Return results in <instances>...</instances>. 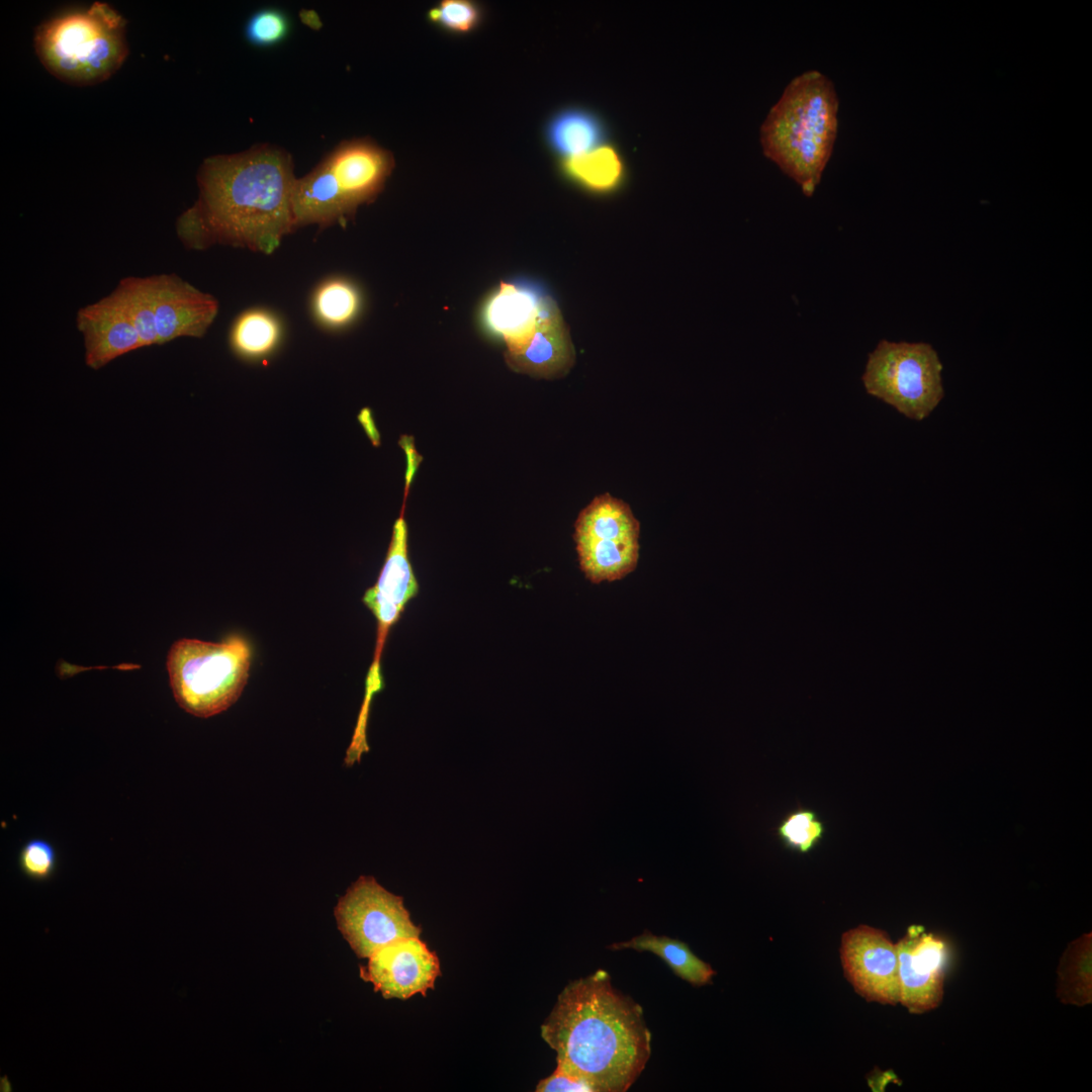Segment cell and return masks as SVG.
<instances>
[{
    "instance_id": "cell-18",
    "label": "cell",
    "mask_w": 1092,
    "mask_h": 1092,
    "mask_svg": "<svg viewBox=\"0 0 1092 1092\" xmlns=\"http://www.w3.org/2000/svg\"><path fill=\"white\" fill-rule=\"evenodd\" d=\"M640 525L623 500L603 493L596 496L578 515L574 540L611 543L639 539Z\"/></svg>"
},
{
    "instance_id": "cell-28",
    "label": "cell",
    "mask_w": 1092,
    "mask_h": 1092,
    "mask_svg": "<svg viewBox=\"0 0 1092 1092\" xmlns=\"http://www.w3.org/2000/svg\"><path fill=\"white\" fill-rule=\"evenodd\" d=\"M291 22L288 15L274 7L254 12L245 25L247 41L258 48H271L281 43L289 34Z\"/></svg>"
},
{
    "instance_id": "cell-17",
    "label": "cell",
    "mask_w": 1092,
    "mask_h": 1092,
    "mask_svg": "<svg viewBox=\"0 0 1092 1092\" xmlns=\"http://www.w3.org/2000/svg\"><path fill=\"white\" fill-rule=\"evenodd\" d=\"M544 139L558 160L575 157L608 142L604 120L593 110L568 106L553 113L544 127Z\"/></svg>"
},
{
    "instance_id": "cell-2",
    "label": "cell",
    "mask_w": 1092,
    "mask_h": 1092,
    "mask_svg": "<svg viewBox=\"0 0 1092 1092\" xmlns=\"http://www.w3.org/2000/svg\"><path fill=\"white\" fill-rule=\"evenodd\" d=\"M557 1066L586 1080L596 1092H624L651 1055L643 1010L616 990L608 972L568 983L541 1025Z\"/></svg>"
},
{
    "instance_id": "cell-9",
    "label": "cell",
    "mask_w": 1092,
    "mask_h": 1092,
    "mask_svg": "<svg viewBox=\"0 0 1092 1092\" xmlns=\"http://www.w3.org/2000/svg\"><path fill=\"white\" fill-rule=\"evenodd\" d=\"M840 960L854 991L869 1002L899 1003L898 951L889 934L860 924L841 936Z\"/></svg>"
},
{
    "instance_id": "cell-1",
    "label": "cell",
    "mask_w": 1092,
    "mask_h": 1092,
    "mask_svg": "<svg viewBox=\"0 0 1092 1092\" xmlns=\"http://www.w3.org/2000/svg\"><path fill=\"white\" fill-rule=\"evenodd\" d=\"M293 169L290 154L272 144L204 159L198 198L177 220L180 241L192 250L223 245L272 254L296 230Z\"/></svg>"
},
{
    "instance_id": "cell-11",
    "label": "cell",
    "mask_w": 1092,
    "mask_h": 1092,
    "mask_svg": "<svg viewBox=\"0 0 1092 1092\" xmlns=\"http://www.w3.org/2000/svg\"><path fill=\"white\" fill-rule=\"evenodd\" d=\"M436 952L420 937L390 942L368 958L360 967V978L373 985L385 999L406 1000L416 994L426 996L440 976Z\"/></svg>"
},
{
    "instance_id": "cell-16",
    "label": "cell",
    "mask_w": 1092,
    "mask_h": 1092,
    "mask_svg": "<svg viewBox=\"0 0 1092 1092\" xmlns=\"http://www.w3.org/2000/svg\"><path fill=\"white\" fill-rule=\"evenodd\" d=\"M574 358L569 331L551 297L528 345L517 353L506 354V361L513 370L542 378L566 374Z\"/></svg>"
},
{
    "instance_id": "cell-15",
    "label": "cell",
    "mask_w": 1092,
    "mask_h": 1092,
    "mask_svg": "<svg viewBox=\"0 0 1092 1092\" xmlns=\"http://www.w3.org/2000/svg\"><path fill=\"white\" fill-rule=\"evenodd\" d=\"M418 590L417 579L407 557V528L405 521L400 518L393 526L390 545L379 577L363 597L364 604L378 622V631L382 637L398 620L404 606Z\"/></svg>"
},
{
    "instance_id": "cell-12",
    "label": "cell",
    "mask_w": 1092,
    "mask_h": 1092,
    "mask_svg": "<svg viewBox=\"0 0 1092 1092\" xmlns=\"http://www.w3.org/2000/svg\"><path fill=\"white\" fill-rule=\"evenodd\" d=\"M158 345L201 338L218 312L217 299L174 273L152 275Z\"/></svg>"
},
{
    "instance_id": "cell-8",
    "label": "cell",
    "mask_w": 1092,
    "mask_h": 1092,
    "mask_svg": "<svg viewBox=\"0 0 1092 1092\" xmlns=\"http://www.w3.org/2000/svg\"><path fill=\"white\" fill-rule=\"evenodd\" d=\"M337 926L358 958L368 959L401 938L420 937L403 898L384 889L373 877L360 876L338 900Z\"/></svg>"
},
{
    "instance_id": "cell-4",
    "label": "cell",
    "mask_w": 1092,
    "mask_h": 1092,
    "mask_svg": "<svg viewBox=\"0 0 1092 1092\" xmlns=\"http://www.w3.org/2000/svg\"><path fill=\"white\" fill-rule=\"evenodd\" d=\"M395 166L393 154L369 138L339 144L306 175L296 178L292 208L296 228L345 223L375 200Z\"/></svg>"
},
{
    "instance_id": "cell-10",
    "label": "cell",
    "mask_w": 1092,
    "mask_h": 1092,
    "mask_svg": "<svg viewBox=\"0 0 1092 1092\" xmlns=\"http://www.w3.org/2000/svg\"><path fill=\"white\" fill-rule=\"evenodd\" d=\"M896 945L899 1003L912 1014L937 1008L943 999L949 959L945 940L921 925H911Z\"/></svg>"
},
{
    "instance_id": "cell-14",
    "label": "cell",
    "mask_w": 1092,
    "mask_h": 1092,
    "mask_svg": "<svg viewBox=\"0 0 1092 1092\" xmlns=\"http://www.w3.org/2000/svg\"><path fill=\"white\" fill-rule=\"evenodd\" d=\"M76 325L84 341L85 363L93 370L143 348L134 326L110 294L81 307Z\"/></svg>"
},
{
    "instance_id": "cell-13",
    "label": "cell",
    "mask_w": 1092,
    "mask_h": 1092,
    "mask_svg": "<svg viewBox=\"0 0 1092 1092\" xmlns=\"http://www.w3.org/2000/svg\"><path fill=\"white\" fill-rule=\"evenodd\" d=\"M549 299L523 284L500 282L484 304L483 325L504 341L506 354L517 353L531 341Z\"/></svg>"
},
{
    "instance_id": "cell-19",
    "label": "cell",
    "mask_w": 1092,
    "mask_h": 1092,
    "mask_svg": "<svg viewBox=\"0 0 1092 1092\" xmlns=\"http://www.w3.org/2000/svg\"><path fill=\"white\" fill-rule=\"evenodd\" d=\"M560 173L570 182L594 193H609L624 182L623 155L609 141L584 154L558 160Z\"/></svg>"
},
{
    "instance_id": "cell-23",
    "label": "cell",
    "mask_w": 1092,
    "mask_h": 1092,
    "mask_svg": "<svg viewBox=\"0 0 1092 1092\" xmlns=\"http://www.w3.org/2000/svg\"><path fill=\"white\" fill-rule=\"evenodd\" d=\"M281 326L277 317L260 308L241 313L232 326L230 345L233 352L246 360H258L270 355L278 346Z\"/></svg>"
},
{
    "instance_id": "cell-22",
    "label": "cell",
    "mask_w": 1092,
    "mask_h": 1092,
    "mask_svg": "<svg viewBox=\"0 0 1092 1092\" xmlns=\"http://www.w3.org/2000/svg\"><path fill=\"white\" fill-rule=\"evenodd\" d=\"M1092 933L1071 941L1057 969V997L1068 1005L1083 1007L1092 1002Z\"/></svg>"
},
{
    "instance_id": "cell-26",
    "label": "cell",
    "mask_w": 1092,
    "mask_h": 1092,
    "mask_svg": "<svg viewBox=\"0 0 1092 1092\" xmlns=\"http://www.w3.org/2000/svg\"><path fill=\"white\" fill-rule=\"evenodd\" d=\"M826 827L813 809L798 807L788 812L776 827L782 845L793 852L807 854L823 840Z\"/></svg>"
},
{
    "instance_id": "cell-27",
    "label": "cell",
    "mask_w": 1092,
    "mask_h": 1092,
    "mask_svg": "<svg viewBox=\"0 0 1092 1092\" xmlns=\"http://www.w3.org/2000/svg\"><path fill=\"white\" fill-rule=\"evenodd\" d=\"M483 18V6L472 0H441L427 12L429 22L457 35L473 32L480 26Z\"/></svg>"
},
{
    "instance_id": "cell-20",
    "label": "cell",
    "mask_w": 1092,
    "mask_h": 1092,
    "mask_svg": "<svg viewBox=\"0 0 1092 1092\" xmlns=\"http://www.w3.org/2000/svg\"><path fill=\"white\" fill-rule=\"evenodd\" d=\"M608 949L652 952L659 957L677 977L693 986L710 984L716 975L711 965L697 957L686 942L664 935H655L648 930L630 940L614 942L608 946Z\"/></svg>"
},
{
    "instance_id": "cell-6",
    "label": "cell",
    "mask_w": 1092,
    "mask_h": 1092,
    "mask_svg": "<svg viewBox=\"0 0 1092 1092\" xmlns=\"http://www.w3.org/2000/svg\"><path fill=\"white\" fill-rule=\"evenodd\" d=\"M250 643L233 634L220 642L177 640L167 656L170 686L187 713L208 718L230 708L249 678Z\"/></svg>"
},
{
    "instance_id": "cell-7",
    "label": "cell",
    "mask_w": 1092,
    "mask_h": 1092,
    "mask_svg": "<svg viewBox=\"0 0 1092 1092\" xmlns=\"http://www.w3.org/2000/svg\"><path fill=\"white\" fill-rule=\"evenodd\" d=\"M942 369L928 343L881 340L868 356L861 381L870 395L908 419L922 421L944 396Z\"/></svg>"
},
{
    "instance_id": "cell-5",
    "label": "cell",
    "mask_w": 1092,
    "mask_h": 1092,
    "mask_svg": "<svg viewBox=\"0 0 1092 1092\" xmlns=\"http://www.w3.org/2000/svg\"><path fill=\"white\" fill-rule=\"evenodd\" d=\"M126 21L112 6L95 1L42 21L33 44L43 67L61 81L77 86L112 76L128 55Z\"/></svg>"
},
{
    "instance_id": "cell-25",
    "label": "cell",
    "mask_w": 1092,
    "mask_h": 1092,
    "mask_svg": "<svg viewBox=\"0 0 1092 1092\" xmlns=\"http://www.w3.org/2000/svg\"><path fill=\"white\" fill-rule=\"evenodd\" d=\"M361 306L360 293L350 281L341 278L323 282L314 291L312 309L317 321L329 328L350 324Z\"/></svg>"
},
{
    "instance_id": "cell-29",
    "label": "cell",
    "mask_w": 1092,
    "mask_h": 1092,
    "mask_svg": "<svg viewBox=\"0 0 1092 1092\" xmlns=\"http://www.w3.org/2000/svg\"><path fill=\"white\" fill-rule=\"evenodd\" d=\"M19 869L27 878L43 882L52 878L57 867V854L53 845L42 839L26 842L18 856Z\"/></svg>"
},
{
    "instance_id": "cell-3",
    "label": "cell",
    "mask_w": 1092,
    "mask_h": 1092,
    "mask_svg": "<svg viewBox=\"0 0 1092 1092\" xmlns=\"http://www.w3.org/2000/svg\"><path fill=\"white\" fill-rule=\"evenodd\" d=\"M839 99L833 82L808 70L785 87L760 126L763 155L811 197L832 155Z\"/></svg>"
},
{
    "instance_id": "cell-21",
    "label": "cell",
    "mask_w": 1092,
    "mask_h": 1092,
    "mask_svg": "<svg viewBox=\"0 0 1092 1092\" xmlns=\"http://www.w3.org/2000/svg\"><path fill=\"white\" fill-rule=\"evenodd\" d=\"M579 565L594 583L614 581L632 572L639 558V539L613 543L577 541Z\"/></svg>"
},
{
    "instance_id": "cell-24",
    "label": "cell",
    "mask_w": 1092,
    "mask_h": 1092,
    "mask_svg": "<svg viewBox=\"0 0 1092 1092\" xmlns=\"http://www.w3.org/2000/svg\"><path fill=\"white\" fill-rule=\"evenodd\" d=\"M110 295L134 326L143 347L158 345L152 276L125 277Z\"/></svg>"
},
{
    "instance_id": "cell-30",
    "label": "cell",
    "mask_w": 1092,
    "mask_h": 1092,
    "mask_svg": "<svg viewBox=\"0 0 1092 1092\" xmlns=\"http://www.w3.org/2000/svg\"><path fill=\"white\" fill-rule=\"evenodd\" d=\"M537 1092H568V1091H581V1092H596L595 1088L583 1078L570 1073L569 1071L557 1066L555 1071L539 1081L536 1086Z\"/></svg>"
}]
</instances>
